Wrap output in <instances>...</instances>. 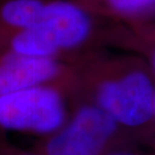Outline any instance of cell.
Segmentation results:
<instances>
[{
  "mask_svg": "<svg viewBox=\"0 0 155 155\" xmlns=\"http://www.w3.org/2000/svg\"><path fill=\"white\" fill-rule=\"evenodd\" d=\"M91 29L92 23L87 13L76 4L64 0L47 1L41 21L0 41V51L56 59L61 51L83 44Z\"/></svg>",
  "mask_w": 155,
  "mask_h": 155,
  "instance_id": "6da1fadb",
  "label": "cell"
},
{
  "mask_svg": "<svg viewBox=\"0 0 155 155\" xmlns=\"http://www.w3.org/2000/svg\"><path fill=\"white\" fill-rule=\"evenodd\" d=\"M64 120V100L51 84L0 95V129L46 134L58 131Z\"/></svg>",
  "mask_w": 155,
  "mask_h": 155,
  "instance_id": "7a4b0ae2",
  "label": "cell"
},
{
  "mask_svg": "<svg viewBox=\"0 0 155 155\" xmlns=\"http://www.w3.org/2000/svg\"><path fill=\"white\" fill-rule=\"evenodd\" d=\"M116 122L97 105L83 106L46 145V155H99Z\"/></svg>",
  "mask_w": 155,
  "mask_h": 155,
  "instance_id": "3957f363",
  "label": "cell"
},
{
  "mask_svg": "<svg viewBox=\"0 0 155 155\" xmlns=\"http://www.w3.org/2000/svg\"><path fill=\"white\" fill-rule=\"evenodd\" d=\"M154 90L143 72L107 81L97 91V106L115 121L125 125H140L153 115Z\"/></svg>",
  "mask_w": 155,
  "mask_h": 155,
  "instance_id": "277c9868",
  "label": "cell"
},
{
  "mask_svg": "<svg viewBox=\"0 0 155 155\" xmlns=\"http://www.w3.org/2000/svg\"><path fill=\"white\" fill-rule=\"evenodd\" d=\"M62 67L56 59L25 56L0 51V95L52 84Z\"/></svg>",
  "mask_w": 155,
  "mask_h": 155,
  "instance_id": "5b68a950",
  "label": "cell"
},
{
  "mask_svg": "<svg viewBox=\"0 0 155 155\" xmlns=\"http://www.w3.org/2000/svg\"><path fill=\"white\" fill-rule=\"evenodd\" d=\"M47 0H0V41L38 24Z\"/></svg>",
  "mask_w": 155,
  "mask_h": 155,
  "instance_id": "8992f818",
  "label": "cell"
},
{
  "mask_svg": "<svg viewBox=\"0 0 155 155\" xmlns=\"http://www.w3.org/2000/svg\"><path fill=\"white\" fill-rule=\"evenodd\" d=\"M108 1L113 8L120 12L139 11L155 2V0H108Z\"/></svg>",
  "mask_w": 155,
  "mask_h": 155,
  "instance_id": "52a82bcc",
  "label": "cell"
},
{
  "mask_svg": "<svg viewBox=\"0 0 155 155\" xmlns=\"http://www.w3.org/2000/svg\"><path fill=\"white\" fill-rule=\"evenodd\" d=\"M153 115H155V91H154V98H153Z\"/></svg>",
  "mask_w": 155,
  "mask_h": 155,
  "instance_id": "ba28073f",
  "label": "cell"
},
{
  "mask_svg": "<svg viewBox=\"0 0 155 155\" xmlns=\"http://www.w3.org/2000/svg\"><path fill=\"white\" fill-rule=\"evenodd\" d=\"M154 67H155V56H154Z\"/></svg>",
  "mask_w": 155,
  "mask_h": 155,
  "instance_id": "9c48e42d",
  "label": "cell"
}]
</instances>
